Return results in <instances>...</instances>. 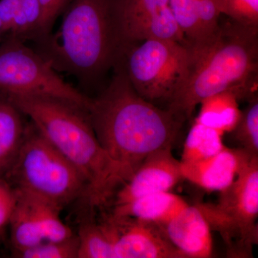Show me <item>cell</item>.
<instances>
[{
	"instance_id": "7",
	"label": "cell",
	"mask_w": 258,
	"mask_h": 258,
	"mask_svg": "<svg viewBox=\"0 0 258 258\" xmlns=\"http://www.w3.org/2000/svg\"><path fill=\"white\" fill-rule=\"evenodd\" d=\"M190 60L187 43L144 40L126 45L119 63L139 96L167 106L186 81Z\"/></svg>"
},
{
	"instance_id": "8",
	"label": "cell",
	"mask_w": 258,
	"mask_h": 258,
	"mask_svg": "<svg viewBox=\"0 0 258 258\" xmlns=\"http://www.w3.org/2000/svg\"><path fill=\"white\" fill-rule=\"evenodd\" d=\"M0 91L6 94L57 97L87 110L91 99L66 82L35 49L8 34L0 42Z\"/></svg>"
},
{
	"instance_id": "26",
	"label": "cell",
	"mask_w": 258,
	"mask_h": 258,
	"mask_svg": "<svg viewBox=\"0 0 258 258\" xmlns=\"http://www.w3.org/2000/svg\"><path fill=\"white\" fill-rule=\"evenodd\" d=\"M169 0H123L122 23L125 25L142 20L169 6Z\"/></svg>"
},
{
	"instance_id": "16",
	"label": "cell",
	"mask_w": 258,
	"mask_h": 258,
	"mask_svg": "<svg viewBox=\"0 0 258 258\" xmlns=\"http://www.w3.org/2000/svg\"><path fill=\"white\" fill-rule=\"evenodd\" d=\"M239 100L237 93L230 91L208 97L200 103V112L195 121L224 134L230 133L240 118Z\"/></svg>"
},
{
	"instance_id": "9",
	"label": "cell",
	"mask_w": 258,
	"mask_h": 258,
	"mask_svg": "<svg viewBox=\"0 0 258 258\" xmlns=\"http://www.w3.org/2000/svg\"><path fill=\"white\" fill-rule=\"evenodd\" d=\"M108 217L114 231L115 258H186L161 226L113 213Z\"/></svg>"
},
{
	"instance_id": "28",
	"label": "cell",
	"mask_w": 258,
	"mask_h": 258,
	"mask_svg": "<svg viewBox=\"0 0 258 258\" xmlns=\"http://www.w3.org/2000/svg\"><path fill=\"white\" fill-rule=\"evenodd\" d=\"M203 28L205 41L213 36L220 28L221 15L217 0H194Z\"/></svg>"
},
{
	"instance_id": "12",
	"label": "cell",
	"mask_w": 258,
	"mask_h": 258,
	"mask_svg": "<svg viewBox=\"0 0 258 258\" xmlns=\"http://www.w3.org/2000/svg\"><path fill=\"white\" fill-rule=\"evenodd\" d=\"M162 228L168 239L185 257H211V228L196 204L188 205Z\"/></svg>"
},
{
	"instance_id": "4",
	"label": "cell",
	"mask_w": 258,
	"mask_h": 258,
	"mask_svg": "<svg viewBox=\"0 0 258 258\" xmlns=\"http://www.w3.org/2000/svg\"><path fill=\"white\" fill-rule=\"evenodd\" d=\"M6 95L86 177L90 205H104L120 187V183L114 164L95 134L88 110L57 97Z\"/></svg>"
},
{
	"instance_id": "19",
	"label": "cell",
	"mask_w": 258,
	"mask_h": 258,
	"mask_svg": "<svg viewBox=\"0 0 258 258\" xmlns=\"http://www.w3.org/2000/svg\"><path fill=\"white\" fill-rule=\"evenodd\" d=\"M223 136L220 131L195 120L185 140L180 163L195 162L215 155L225 147Z\"/></svg>"
},
{
	"instance_id": "25",
	"label": "cell",
	"mask_w": 258,
	"mask_h": 258,
	"mask_svg": "<svg viewBox=\"0 0 258 258\" xmlns=\"http://www.w3.org/2000/svg\"><path fill=\"white\" fill-rule=\"evenodd\" d=\"M220 13L235 23L258 27V0H217Z\"/></svg>"
},
{
	"instance_id": "14",
	"label": "cell",
	"mask_w": 258,
	"mask_h": 258,
	"mask_svg": "<svg viewBox=\"0 0 258 258\" xmlns=\"http://www.w3.org/2000/svg\"><path fill=\"white\" fill-rule=\"evenodd\" d=\"M188 205L181 197L166 191L147 195L131 203L114 206L112 213L152 222L163 227Z\"/></svg>"
},
{
	"instance_id": "3",
	"label": "cell",
	"mask_w": 258,
	"mask_h": 258,
	"mask_svg": "<svg viewBox=\"0 0 258 258\" xmlns=\"http://www.w3.org/2000/svg\"><path fill=\"white\" fill-rule=\"evenodd\" d=\"M258 27L235 23L220 25L206 41L189 45L191 60L184 84L166 106L174 117L185 121L208 97L234 91L249 98L257 81Z\"/></svg>"
},
{
	"instance_id": "20",
	"label": "cell",
	"mask_w": 258,
	"mask_h": 258,
	"mask_svg": "<svg viewBox=\"0 0 258 258\" xmlns=\"http://www.w3.org/2000/svg\"><path fill=\"white\" fill-rule=\"evenodd\" d=\"M23 193L28 198L44 240H62L75 235L61 220L60 208L45 200Z\"/></svg>"
},
{
	"instance_id": "6",
	"label": "cell",
	"mask_w": 258,
	"mask_h": 258,
	"mask_svg": "<svg viewBox=\"0 0 258 258\" xmlns=\"http://www.w3.org/2000/svg\"><path fill=\"white\" fill-rule=\"evenodd\" d=\"M216 204L198 203L212 231L218 232L230 257H251L258 243V157L242 168Z\"/></svg>"
},
{
	"instance_id": "1",
	"label": "cell",
	"mask_w": 258,
	"mask_h": 258,
	"mask_svg": "<svg viewBox=\"0 0 258 258\" xmlns=\"http://www.w3.org/2000/svg\"><path fill=\"white\" fill-rule=\"evenodd\" d=\"M113 70L108 86L91 98L88 112L98 142L114 164L120 186L149 154L172 149L182 123L170 111L139 96L121 64Z\"/></svg>"
},
{
	"instance_id": "17",
	"label": "cell",
	"mask_w": 258,
	"mask_h": 258,
	"mask_svg": "<svg viewBox=\"0 0 258 258\" xmlns=\"http://www.w3.org/2000/svg\"><path fill=\"white\" fill-rule=\"evenodd\" d=\"M15 191L18 199L8 225L13 254L45 241L28 198L21 191Z\"/></svg>"
},
{
	"instance_id": "15",
	"label": "cell",
	"mask_w": 258,
	"mask_h": 258,
	"mask_svg": "<svg viewBox=\"0 0 258 258\" xmlns=\"http://www.w3.org/2000/svg\"><path fill=\"white\" fill-rule=\"evenodd\" d=\"M126 45L144 40H166L187 43L169 6L123 28Z\"/></svg>"
},
{
	"instance_id": "29",
	"label": "cell",
	"mask_w": 258,
	"mask_h": 258,
	"mask_svg": "<svg viewBox=\"0 0 258 258\" xmlns=\"http://www.w3.org/2000/svg\"><path fill=\"white\" fill-rule=\"evenodd\" d=\"M17 192L3 178L0 177V239L8 227L17 203Z\"/></svg>"
},
{
	"instance_id": "22",
	"label": "cell",
	"mask_w": 258,
	"mask_h": 258,
	"mask_svg": "<svg viewBox=\"0 0 258 258\" xmlns=\"http://www.w3.org/2000/svg\"><path fill=\"white\" fill-rule=\"evenodd\" d=\"M169 6L188 45L205 41L194 0H169Z\"/></svg>"
},
{
	"instance_id": "31",
	"label": "cell",
	"mask_w": 258,
	"mask_h": 258,
	"mask_svg": "<svg viewBox=\"0 0 258 258\" xmlns=\"http://www.w3.org/2000/svg\"><path fill=\"white\" fill-rule=\"evenodd\" d=\"M3 36H4V32H3V27H2L1 21H0V42H2Z\"/></svg>"
},
{
	"instance_id": "13",
	"label": "cell",
	"mask_w": 258,
	"mask_h": 258,
	"mask_svg": "<svg viewBox=\"0 0 258 258\" xmlns=\"http://www.w3.org/2000/svg\"><path fill=\"white\" fill-rule=\"evenodd\" d=\"M26 115L0 91V177L5 179L21 149L29 123Z\"/></svg>"
},
{
	"instance_id": "27",
	"label": "cell",
	"mask_w": 258,
	"mask_h": 258,
	"mask_svg": "<svg viewBox=\"0 0 258 258\" xmlns=\"http://www.w3.org/2000/svg\"><path fill=\"white\" fill-rule=\"evenodd\" d=\"M73 0H39L41 7V18L33 42L48 36L52 32L54 24L60 15L63 14Z\"/></svg>"
},
{
	"instance_id": "10",
	"label": "cell",
	"mask_w": 258,
	"mask_h": 258,
	"mask_svg": "<svg viewBox=\"0 0 258 258\" xmlns=\"http://www.w3.org/2000/svg\"><path fill=\"white\" fill-rule=\"evenodd\" d=\"M181 163L171 149H163L145 158L133 176L115 193L114 206L152 194L171 191L181 179Z\"/></svg>"
},
{
	"instance_id": "24",
	"label": "cell",
	"mask_w": 258,
	"mask_h": 258,
	"mask_svg": "<svg viewBox=\"0 0 258 258\" xmlns=\"http://www.w3.org/2000/svg\"><path fill=\"white\" fill-rule=\"evenodd\" d=\"M79 242L77 235L62 240H45L13 254L21 258H78Z\"/></svg>"
},
{
	"instance_id": "18",
	"label": "cell",
	"mask_w": 258,
	"mask_h": 258,
	"mask_svg": "<svg viewBox=\"0 0 258 258\" xmlns=\"http://www.w3.org/2000/svg\"><path fill=\"white\" fill-rule=\"evenodd\" d=\"M77 236L78 258H115L114 232L108 217L101 222H83Z\"/></svg>"
},
{
	"instance_id": "5",
	"label": "cell",
	"mask_w": 258,
	"mask_h": 258,
	"mask_svg": "<svg viewBox=\"0 0 258 258\" xmlns=\"http://www.w3.org/2000/svg\"><path fill=\"white\" fill-rule=\"evenodd\" d=\"M5 179L17 191L45 200L61 210L77 199L88 200L89 196L86 177L31 121Z\"/></svg>"
},
{
	"instance_id": "2",
	"label": "cell",
	"mask_w": 258,
	"mask_h": 258,
	"mask_svg": "<svg viewBox=\"0 0 258 258\" xmlns=\"http://www.w3.org/2000/svg\"><path fill=\"white\" fill-rule=\"evenodd\" d=\"M123 0H73L57 32L35 42V50L57 72L82 86L98 83L119 63L126 46Z\"/></svg>"
},
{
	"instance_id": "30",
	"label": "cell",
	"mask_w": 258,
	"mask_h": 258,
	"mask_svg": "<svg viewBox=\"0 0 258 258\" xmlns=\"http://www.w3.org/2000/svg\"><path fill=\"white\" fill-rule=\"evenodd\" d=\"M21 0H0V21L4 35L9 32Z\"/></svg>"
},
{
	"instance_id": "23",
	"label": "cell",
	"mask_w": 258,
	"mask_h": 258,
	"mask_svg": "<svg viewBox=\"0 0 258 258\" xmlns=\"http://www.w3.org/2000/svg\"><path fill=\"white\" fill-rule=\"evenodd\" d=\"M41 18V7L39 0H21L13 25L8 35L26 42L33 41Z\"/></svg>"
},
{
	"instance_id": "11",
	"label": "cell",
	"mask_w": 258,
	"mask_h": 258,
	"mask_svg": "<svg viewBox=\"0 0 258 258\" xmlns=\"http://www.w3.org/2000/svg\"><path fill=\"white\" fill-rule=\"evenodd\" d=\"M257 157L240 149L224 147L215 155L187 164H181L183 178L208 191H221L235 181L251 158Z\"/></svg>"
},
{
	"instance_id": "21",
	"label": "cell",
	"mask_w": 258,
	"mask_h": 258,
	"mask_svg": "<svg viewBox=\"0 0 258 258\" xmlns=\"http://www.w3.org/2000/svg\"><path fill=\"white\" fill-rule=\"evenodd\" d=\"M240 149L258 157V99L257 95L249 98V103L240 119L230 132Z\"/></svg>"
}]
</instances>
